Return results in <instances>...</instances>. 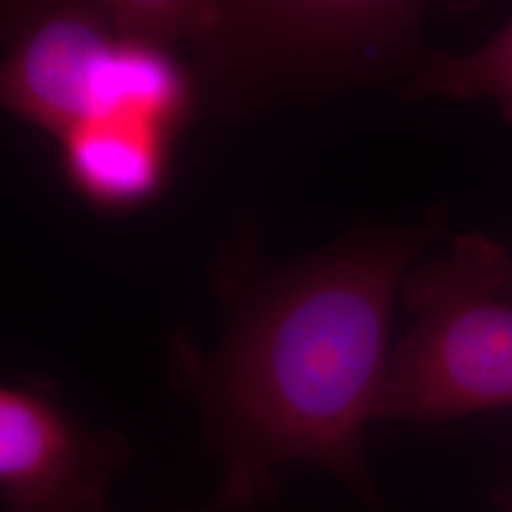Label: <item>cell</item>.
<instances>
[{
    "label": "cell",
    "mask_w": 512,
    "mask_h": 512,
    "mask_svg": "<svg viewBox=\"0 0 512 512\" xmlns=\"http://www.w3.org/2000/svg\"><path fill=\"white\" fill-rule=\"evenodd\" d=\"M412 99H490L512 124V19L471 54H427L406 84Z\"/></svg>",
    "instance_id": "ba28073f"
},
{
    "label": "cell",
    "mask_w": 512,
    "mask_h": 512,
    "mask_svg": "<svg viewBox=\"0 0 512 512\" xmlns=\"http://www.w3.org/2000/svg\"><path fill=\"white\" fill-rule=\"evenodd\" d=\"M203 512H209V511H203Z\"/></svg>",
    "instance_id": "7c38bea8"
},
{
    "label": "cell",
    "mask_w": 512,
    "mask_h": 512,
    "mask_svg": "<svg viewBox=\"0 0 512 512\" xmlns=\"http://www.w3.org/2000/svg\"><path fill=\"white\" fill-rule=\"evenodd\" d=\"M512 258L482 234L412 268L401 296L416 323L391 353L374 421L442 423L512 406Z\"/></svg>",
    "instance_id": "7a4b0ae2"
},
{
    "label": "cell",
    "mask_w": 512,
    "mask_h": 512,
    "mask_svg": "<svg viewBox=\"0 0 512 512\" xmlns=\"http://www.w3.org/2000/svg\"><path fill=\"white\" fill-rule=\"evenodd\" d=\"M116 33L109 4L46 8L21 27L2 67V103L63 137L90 107L93 78Z\"/></svg>",
    "instance_id": "5b68a950"
},
{
    "label": "cell",
    "mask_w": 512,
    "mask_h": 512,
    "mask_svg": "<svg viewBox=\"0 0 512 512\" xmlns=\"http://www.w3.org/2000/svg\"><path fill=\"white\" fill-rule=\"evenodd\" d=\"M423 14L420 2H217L198 46L241 78L365 73L403 54Z\"/></svg>",
    "instance_id": "3957f363"
},
{
    "label": "cell",
    "mask_w": 512,
    "mask_h": 512,
    "mask_svg": "<svg viewBox=\"0 0 512 512\" xmlns=\"http://www.w3.org/2000/svg\"><path fill=\"white\" fill-rule=\"evenodd\" d=\"M505 293L509 294L512 298V279L509 281V285H507V289H505Z\"/></svg>",
    "instance_id": "30bf717a"
},
{
    "label": "cell",
    "mask_w": 512,
    "mask_h": 512,
    "mask_svg": "<svg viewBox=\"0 0 512 512\" xmlns=\"http://www.w3.org/2000/svg\"><path fill=\"white\" fill-rule=\"evenodd\" d=\"M509 509H511L512 512V495L509 497Z\"/></svg>",
    "instance_id": "8fae6325"
},
{
    "label": "cell",
    "mask_w": 512,
    "mask_h": 512,
    "mask_svg": "<svg viewBox=\"0 0 512 512\" xmlns=\"http://www.w3.org/2000/svg\"><path fill=\"white\" fill-rule=\"evenodd\" d=\"M171 131L135 114L93 116L61 137L65 171L99 205L141 203L162 184Z\"/></svg>",
    "instance_id": "8992f818"
},
{
    "label": "cell",
    "mask_w": 512,
    "mask_h": 512,
    "mask_svg": "<svg viewBox=\"0 0 512 512\" xmlns=\"http://www.w3.org/2000/svg\"><path fill=\"white\" fill-rule=\"evenodd\" d=\"M440 224L433 211L410 230L351 239L253 298L209 359L179 351L219 454L222 505L274 501L275 471L298 461L385 512L366 473L363 433L389 370L395 294Z\"/></svg>",
    "instance_id": "6da1fadb"
},
{
    "label": "cell",
    "mask_w": 512,
    "mask_h": 512,
    "mask_svg": "<svg viewBox=\"0 0 512 512\" xmlns=\"http://www.w3.org/2000/svg\"><path fill=\"white\" fill-rule=\"evenodd\" d=\"M190 101V80L164 48L116 37L93 78L84 120L135 114L175 129L188 114Z\"/></svg>",
    "instance_id": "52a82bcc"
},
{
    "label": "cell",
    "mask_w": 512,
    "mask_h": 512,
    "mask_svg": "<svg viewBox=\"0 0 512 512\" xmlns=\"http://www.w3.org/2000/svg\"><path fill=\"white\" fill-rule=\"evenodd\" d=\"M131 446L76 418L40 382L0 389V503L4 512H103Z\"/></svg>",
    "instance_id": "277c9868"
},
{
    "label": "cell",
    "mask_w": 512,
    "mask_h": 512,
    "mask_svg": "<svg viewBox=\"0 0 512 512\" xmlns=\"http://www.w3.org/2000/svg\"><path fill=\"white\" fill-rule=\"evenodd\" d=\"M110 21L118 38L164 48L177 38H200L209 31L217 2L129 0L110 2Z\"/></svg>",
    "instance_id": "9c48e42d"
}]
</instances>
